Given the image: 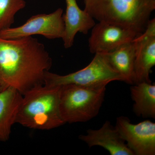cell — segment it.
Returning a JSON list of instances; mask_svg holds the SVG:
<instances>
[{"instance_id": "15", "label": "cell", "mask_w": 155, "mask_h": 155, "mask_svg": "<svg viewBox=\"0 0 155 155\" xmlns=\"http://www.w3.org/2000/svg\"><path fill=\"white\" fill-rule=\"evenodd\" d=\"M25 6V0H0V32L11 27L16 14Z\"/></svg>"}, {"instance_id": "3", "label": "cell", "mask_w": 155, "mask_h": 155, "mask_svg": "<svg viewBox=\"0 0 155 155\" xmlns=\"http://www.w3.org/2000/svg\"><path fill=\"white\" fill-rule=\"evenodd\" d=\"M60 86L45 84L22 95L16 123L36 130H48L65 124L60 114Z\"/></svg>"}, {"instance_id": "8", "label": "cell", "mask_w": 155, "mask_h": 155, "mask_svg": "<svg viewBox=\"0 0 155 155\" xmlns=\"http://www.w3.org/2000/svg\"><path fill=\"white\" fill-rule=\"evenodd\" d=\"M91 29L88 46L92 54L112 51L139 35L130 29L103 21Z\"/></svg>"}, {"instance_id": "7", "label": "cell", "mask_w": 155, "mask_h": 155, "mask_svg": "<svg viewBox=\"0 0 155 155\" xmlns=\"http://www.w3.org/2000/svg\"><path fill=\"white\" fill-rule=\"evenodd\" d=\"M115 127L134 155H155V123L146 120L134 124L128 117L120 116Z\"/></svg>"}, {"instance_id": "13", "label": "cell", "mask_w": 155, "mask_h": 155, "mask_svg": "<svg viewBox=\"0 0 155 155\" xmlns=\"http://www.w3.org/2000/svg\"><path fill=\"white\" fill-rule=\"evenodd\" d=\"M102 53L112 68L123 78L124 82L134 84L135 44L134 40L112 51Z\"/></svg>"}, {"instance_id": "4", "label": "cell", "mask_w": 155, "mask_h": 155, "mask_svg": "<svg viewBox=\"0 0 155 155\" xmlns=\"http://www.w3.org/2000/svg\"><path fill=\"white\" fill-rule=\"evenodd\" d=\"M106 86H60L59 108L65 123L86 122L96 116L104 100Z\"/></svg>"}, {"instance_id": "9", "label": "cell", "mask_w": 155, "mask_h": 155, "mask_svg": "<svg viewBox=\"0 0 155 155\" xmlns=\"http://www.w3.org/2000/svg\"><path fill=\"white\" fill-rule=\"evenodd\" d=\"M134 84L151 83L150 75L155 65V19H150L144 31L134 39Z\"/></svg>"}, {"instance_id": "6", "label": "cell", "mask_w": 155, "mask_h": 155, "mask_svg": "<svg viewBox=\"0 0 155 155\" xmlns=\"http://www.w3.org/2000/svg\"><path fill=\"white\" fill-rule=\"evenodd\" d=\"M63 15L61 8L50 14L34 15L22 25L1 31L0 37L10 39L39 35L49 39H62L65 31Z\"/></svg>"}, {"instance_id": "1", "label": "cell", "mask_w": 155, "mask_h": 155, "mask_svg": "<svg viewBox=\"0 0 155 155\" xmlns=\"http://www.w3.org/2000/svg\"><path fill=\"white\" fill-rule=\"evenodd\" d=\"M52 64L44 45L32 36L16 39L0 37V83L22 95L44 83Z\"/></svg>"}, {"instance_id": "16", "label": "cell", "mask_w": 155, "mask_h": 155, "mask_svg": "<svg viewBox=\"0 0 155 155\" xmlns=\"http://www.w3.org/2000/svg\"><path fill=\"white\" fill-rule=\"evenodd\" d=\"M5 87H4L2 86V84H1V83H0V91H2L4 89H5Z\"/></svg>"}, {"instance_id": "10", "label": "cell", "mask_w": 155, "mask_h": 155, "mask_svg": "<svg viewBox=\"0 0 155 155\" xmlns=\"http://www.w3.org/2000/svg\"><path fill=\"white\" fill-rule=\"evenodd\" d=\"M79 138L90 148L102 147L111 155H134L116 127L108 120L99 129H88L86 134L79 135Z\"/></svg>"}, {"instance_id": "2", "label": "cell", "mask_w": 155, "mask_h": 155, "mask_svg": "<svg viewBox=\"0 0 155 155\" xmlns=\"http://www.w3.org/2000/svg\"><path fill=\"white\" fill-rule=\"evenodd\" d=\"M93 18L133 31L140 35L155 9V0H84Z\"/></svg>"}, {"instance_id": "5", "label": "cell", "mask_w": 155, "mask_h": 155, "mask_svg": "<svg viewBox=\"0 0 155 155\" xmlns=\"http://www.w3.org/2000/svg\"><path fill=\"white\" fill-rule=\"evenodd\" d=\"M115 81H123V78L112 68L104 53H97L89 65L76 72L60 75L48 71L45 75L44 84L49 86L67 84L107 85Z\"/></svg>"}, {"instance_id": "14", "label": "cell", "mask_w": 155, "mask_h": 155, "mask_svg": "<svg viewBox=\"0 0 155 155\" xmlns=\"http://www.w3.org/2000/svg\"><path fill=\"white\" fill-rule=\"evenodd\" d=\"M133 110L138 117L155 119V83L140 82L130 87Z\"/></svg>"}, {"instance_id": "12", "label": "cell", "mask_w": 155, "mask_h": 155, "mask_svg": "<svg viewBox=\"0 0 155 155\" xmlns=\"http://www.w3.org/2000/svg\"><path fill=\"white\" fill-rule=\"evenodd\" d=\"M22 99V95L11 87L0 91V141H7L10 138Z\"/></svg>"}, {"instance_id": "11", "label": "cell", "mask_w": 155, "mask_h": 155, "mask_svg": "<svg viewBox=\"0 0 155 155\" xmlns=\"http://www.w3.org/2000/svg\"><path fill=\"white\" fill-rule=\"evenodd\" d=\"M66 13L63 14L65 31L62 39L64 47L69 48L73 45L78 32L87 34L95 24L94 19L85 10H82L76 0H65Z\"/></svg>"}]
</instances>
